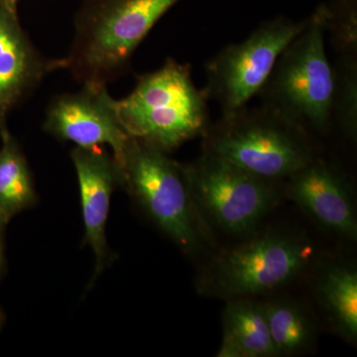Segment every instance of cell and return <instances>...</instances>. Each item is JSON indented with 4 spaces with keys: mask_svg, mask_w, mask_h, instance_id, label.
I'll return each instance as SVG.
<instances>
[{
    "mask_svg": "<svg viewBox=\"0 0 357 357\" xmlns=\"http://www.w3.org/2000/svg\"><path fill=\"white\" fill-rule=\"evenodd\" d=\"M285 181L288 198L312 220L328 231L356 241L354 192L337 167L317 157Z\"/></svg>",
    "mask_w": 357,
    "mask_h": 357,
    "instance_id": "10",
    "label": "cell"
},
{
    "mask_svg": "<svg viewBox=\"0 0 357 357\" xmlns=\"http://www.w3.org/2000/svg\"><path fill=\"white\" fill-rule=\"evenodd\" d=\"M6 3L18 4V2L16 0H0V6H4Z\"/></svg>",
    "mask_w": 357,
    "mask_h": 357,
    "instance_id": "20",
    "label": "cell"
},
{
    "mask_svg": "<svg viewBox=\"0 0 357 357\" xmlns=\"http://www.w3.org/2000/svg\"><path fill=\"white\" fill-rule=\"evenodd\" d=\"M70 158L76 169L84 225V243L95 255V271L91 285L114 262V253L107 239L110 199L119 187L114 157L100 146L75 147Z\"/></svg>",
    "mask_w": 357,
    "mask_h": 357,
    "instance_id": "12",
    "label": "cell"
},
{
    "mask_svg": "<svg viewBox=\"0 0 357 357\" xmlns=\"http://www.w3.org/2000/svg\"><path fill=\"white\" fill-rule=\"evenodd\" d=\"M307 21L275 18L241 43L225 47L206 64L204 91L208 100L217 102L222 114L248 107L266 84L282 52L304 29Z\"/></svg>",
    "mask_w": 357,
    "mask_h": 357,
    "instance_id": "8",
    "label": "cell"
},
{
    "mask_svg": "<svg viewBox=\"0 0 357 357\" xmlns=\"http://www.w3.org/2000/svg\"><path fill=\"white\" fill-rule=\"evenodd\" d=\"M208 100L192 82L190 65L168 59L160 69L138 77L126 98L114 100V107L131 137L170 153L206 132Z\"/></svg>",
    "mask_w": 357,
    "mask_h": 357,
    "instance_id": "2",
    "label": "cell"
},
{
    "mask_svg": "<svg viewBox=\"0 0 357 357\" xmlns=\"http://www.w3.org/2000/svg\"><path fill=\"white\" fill-rule=\"evenodd\" d=\"M43 128L77 147L109 145L114 158L130 139L117 116L114 98L102 84H83L77 93L56 96L47 109Z\"/></svg>",
    "mask_w": 357,
    "mask_h": 357,
    "instance_id": "9",
    "label": "cell"
},
{
    "mask_svg": "<svg viewBox=\"0 0 357 357\" xmlns=\"http://www.w3.org/2000/svg\"><path fill=\"white\" fill-rule=\"evenodd\" d=\"M4 323V314L2 312L1 307H0V330H1L2 326Z\"/></svg>",
    "mask_w": 357,
    "mask_h": 357,
    "instance_id": "21",
    "label": "cell"
},
{
    "mask_svg": "<svg viewBox=\"0 0 357 357\" xmlns=\"http://www.w3.org/2000/svg\"><path fill=\"white\" fill-rule=\"evenodd\" d=\"M6 225L0 222V279L4 273L6 267V241H4V229Z\"/></svg>",
    "mask_w": 357,
    "mask_h": 357,
    "instance_id": "19",
    "label": "cell"
},
{
    "mask_svg": "<svg viewBox=\"0 0 357 357\" xmlns=\"http://www.w3.org/2000/svg\"><path fill=\"white\" fill-rule=\"evenodd\" d=\"M319 306L333 330L351 344L357 340V271L351 265H328L317 283Z\"/></svg>",
    "mask_w": 357,
    "mask_h": 357,
    "instance_id": "14",
    "label": "cell"
},
{
    "mask_svg": "<svg viewBox=\"0 0 357 357\" xmlns=\"http://www.w3.org/2000/svg\"><path fill=\"white\" fill-rule=\"evenodd\" d=\"M326 32L325 9L321 4L282 52L260 91L263 107L307 132H328L333 122L335 75L326 55Z\"/></svg>",
    "mask_w": 357,
    "mask_h": 357,
    "instance_id": "4",
    "label": "cell"
},
{
    "mask_svg": "<svg viewBox=\"0 0 357 357\" xmlns=\"http://www.w3.org/2000/svg\"><path fill=\"white\" fill-rule=\"evenodd\" d=\"M0 137V222L7 225L36 204L37 192L25 154L7 126Z\"/></svg>",
    "mask_w": 357,
    "mask_h": 357,
    "instance_id": "15",
    "label": "cell"
},
{
    "mask_svg": "<svg viewBox=\"0 0 357 357\" xmlns=\"http://www.w3.org/2000/svg\"><path fill=\"white\" fill-rule=\"evenodd\" d=\"M180 0H84L65 58L77 81L102 84L128 70L134 52Z\"/></svg>",
    "mask_w": 357,
    "mask_h": 357,
    "instance_id": "1",
    "label": "cell"
},
{
    "mask_svg": "<svg viewBox=\"0 0 357 357\" xmlns=\"http://www.w3.org/2000/svg\"><path fill=\"white\" fill-rule=\"evenodd\" d=\"M323 4L326 32L340 55H356L357 0H328Z\"/></svg>",
    "mask_w": 357,
    "mask_h": 357,
    "instance_id": "18",
    "label": "cell"
},
{
    "mask_svg": "<svg viewBox=\"0 0 357 357\" xmlns=\"http://www.w3.org/2000/svg\"><path fill=\"white\" fill-rule=\"evenodd\" d=\"M218 356H279L270 335L263 303L252 298L227 301Z\"/></svg>",
    "mask_w": 357,
    "mask_h": 357,
    "instance_id": "13",
    "label": "cell"
},
{
    "mask_svg": "<svg viewBox=\"0 0 357 357\" xmlns=\"http://www.w3.org/2000/svg\"><path fill=\"white\" fill-rule=\"evenodd\" d=\"M18 4L0 6V129L7 116L66 60L44 57L21 26Z\"/></svg>",
    "mask_w": 357,
    "mask_h": 357,
    "instance_id": "11",
    "label": "cell"
},
{
    "mask_svg": "<svg viewBox=\"0 0 357 357\" xmlns=\"http://www.w3.org/2000/svg\"><path fill=\"white\" fill-rule=\"evenodd\" d=\"M114 160L119 187L185 255L198 253L206 232L184 164L131 136L123 151Z\"/></svg>",
    "mask_w": 357,
    "mask_h": 357,
    "instance_id": "3",
    "label": "cell"
},
{
    "mask_svg": "<svg viewBox=\"0 0 357 357\" xmlns=\"http://www.w3.org/2000/svg\"><path fill=\"white\" fill-rule=\"evenodd\" d=\"M16 1L20 2V0H16Z\"/></svg>",
    "mask_w": 357,
    "mask_h": 357,
    "instance_id": "22",
    "label": "cell"
},
{
    "mask_svg": "<svg viewBox=\"0 0 357 357\" xmlns=\"http://www.w3.org/2000/svg\"><path fill=\"white\" fill-rule=\"evenodd\" d=\"M312 255L303 237L265 231L218 255L202 274L198 289L227 301L272 292L302 274Z\"/></svg>",
    "mask_w": 357,
    "mask_h": 357,
    "instance_id": "6",
    "label": "cell"
},
{
    "mask_svg": "<svg viewBox=\"0 0 357 357\" xmlns=\"http://www.w3.org/2000/svg\"><path fill=\"white\" fill-rule=\"evenodd\" d=\"M306 130L273 110L244 107L222 114L203 136L204 153L277 183L316 159Z\"/></svg>",
    "mask_w": 357,
    "mask_h": 357,
    "instance_id": "5",
    "label": "cell"
},
{
    "mask_svg": "<svg viewBox=\"0 0 357 357\" xmlns=\"http://www.w3.org/2000/svg\"><path fill=\"white\" fill-rule=\"evenodd\" d=\"M272 342L278 356L306 351L314 337V326L306 310L288 299L263 303Z\"/></svg>",
    "mask_w": 357,
    "mask_h": 357,
    "instance_id": "16",
    "label": "cell"
},
{
    "mask_svg": "<svg viewBox=\"0 0 357 357\" xmlns=\"http://www.w3.org/2000/svg\"><path fill=\"white\" fill-rule=\"evenodd\" d=\"M185 169L199 213L227 234L250 231L278 203L277 183L220 157L204 153Z\"/></svg>",
    "mask_w": 357,
    "mask_h": 357,
    "instance_id": "7",
    "label": "cell"
},
{
    "mask_svg": "<svg viewBox=\"0 0 357 357\" xmlns=\"http://www.w3.org/2000/svg\"><path fill=\"white\" fill-rule=\"evenodd\" d=\"M333 121L349 139L357 136V59L342 55L333 67Z\"/></svg>",
    "mask_w": 357,
    "mask_h": 357,
    "instance_id": "17",
    "label": "cell"
}]
</instances>
